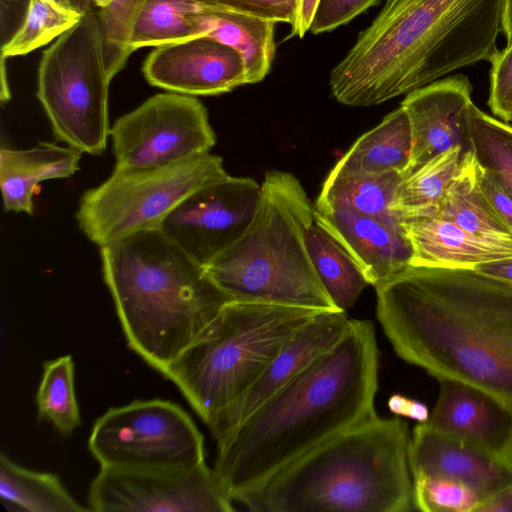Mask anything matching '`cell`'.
<instances>
[{"label":"cell","instance_id":"6da1fadb","mask_svg":"<svg viewBox=\"0 0 512 512\" xmlns=\"http://www.w3.org/2000/svg\"><path fill=\"white\" fill-rule=\"evenodd\" d=\"M375 289L377 319L401 359L512 411V284L475 269L409 265Z\"/></svg>","mask_w":512,"mask_h":512},{"label":"cell","instance_id":"7a4b0ae2","mask_svg":"<svg viewBox=\"0 0 512 512\" xmlns=\"http://www.w3.org/2000/svg\"><path fill=\"white\" fill-rule=\"evenodd\" d=\"M380 352L368 320L216 442L214 470L233 501L315 446L375 417Z\"/></svg>","mask_w":512,"mask_h":512},{"label":"cell","instance_id":"3957f363","mask_svg":"<svg viewBox=\"0 0 512 512\" xmlns=\"http://www.w3.org/2000/svg\"><path fill=\"white\" fill-rule=\"evenodd\" d=\"M502 0H386L332 69L341 104L368 107L408 94L499 50Z\"/></svg>","mask_w":512,"mask_h":512},{"label":"cell","instance_id":"277c9868","mask_svg":"<svg viewBox=\"0 0 512 512\" xmlns=\"http://www.w3.org/2000/svg\"><path fill=\"white\" fill-rule=\"evenodd\" d=\"M406 421L375 416L296 458L235 501L255 512L416 510Z\"/></svg>","mask_w":512,"mask_h":512},{"label":"cell","instance_id":"5b68a950","mask_svg":"<svg viewBox=\"0 0 512 512\" xmlns=\"http://www.w3.org/2000/svg\"><path fill=\"white\" fill-rule=\"evenodd\" d=\"M128 346L161 374L231 299L160 229L100 247Z\"/></svg>","mask_w":512,"mask_h":512},{"label":"cell","instance_id":"8992f818","mask_svg":"<svg viewBox=\"0 0 512 512\" xmlns=\"http://www.w3.org/2000/svg\"><path fill=\"white\" fill-rule=\"evenodd\" d=\"M314 206L291 173L269 171L257 210L243 234L205 266L231 299L342 311L323 287L305 236Z\"/></svg>","mask_w":512,"mask_h":512},{"label":"cell","instance_id":"52a82bcc","mask_svg":"<svg viewBox=\"0 0 512 512\" xmlns=\"http://www.w3.org/2000/svg\"><path fill=\"white\" fill-rule=\"evenodd\" d=\"M312 308L231 300L162 375L209 426L316 315Z\"/></svg>","mask_w":512,"mask_h":512},{"label":"cell","instance_id":"ba28073f","mask_svg":"<svg viewBox=\"0 0 512 512\" xmlns=\"http://www.w3.org/2000/svg\"><path fill=\"white\" fill-rule=\"evenodd\" d=\"M110 82L91 10L43 51L39 64L37 97L58 140L91 155L106 149Z\"/></svg>","mask_w":512,"mask_h":512},{"label":"cell","instance_id":"9c48e42d","mask_svg":"<svg viewBox=\"0 0 512 512\" xmlns=\"http://www.w3.org/2000/svg\"><path fill=\"white\" fill-rule=\"evenodd\" d=\"M220 156L206 153L142 168L115 167L110 177L79 201V229L99 247L149 230L193 192L228 177Z\"/></svg>","mask_w":512,"mask_h":512},{"label":"cell","instance_id":"30bf717a","mask_svg":"<svg viewBox=\"0 0 512 512\" xmlns=\"http://www.w3.org/2000/svg\"><path fill=\"white\" fill-rule=\"evenodd\" d=\"M88 447L100 467L187 468L205 462L204 436L178 404L135 400L94 423Z\"/></svg>","mask_w":512,"mask_h":512},{"label":"cell","instance_id":"8fae6325","mask_svg":"<svg viewBox=\"0 0 512 512\" xmlns=\"http://www.w3.org/2000/svg\"><path fill=\"white\" fill-rule=\"evenodd\" d=\"M117 168L168 165L210 153L216 135L196 97L159 93L119 117L110 129Z\"/></svg>","mask_w":512,"mask_h":512},{"label":"cell","instance_id":"7c38bea8","mask_svg":"<svg viewBox=\"0 0 512 512\" xmlns=\"http://www.w3.org/2000/svg\"><path fill=\"white\" fill-rule=\"evenodd\" d=\"M88 507L95 512H232L233 500L214 468L100 467L90 484Z\"/></svg>","mask_w":512,"mask_h":512},{"label":"cell","instance_id":"4fadbf2b","mask_svg":"<svg viewBox=\"0 0 512 512\" xmlns=\"http://www.w3.org/2000/svg\"><path fill=\"white\" fill-rule=\"evenodd\" d=\"M260 195L261 184L254 179L229 175L187 196L164 219L160 230L206 266L243 234Z\"/></svg>","mask_w":512,"mask_h":512},{"label":"cell","instance_id":"5bb4252c","mask_svg":"<svg viewBox=\"0 0 512 512\" xmlns=\"http://www.w3.org/2000/svg\"><path fill=\"white\" fill-rule=\"evenodd\" d=\"M142 71L151 85L191 96L219 95L248 84L241 55L209 36L155 47Z\"/></svg>","mask_w":512,"mask_h":512},{"label":"cell","instance_id":"9a60e30c","mask_svg":"<svg viewBox=\"0 0 512 512\" xmlns=\"http://www.w3.org/2000/svg\"><path fill=\"white\" fill-rule=\"evenodd\" d=\"M345 311H324L300 329L251 386L208 426L215 441L230 434L268 399L329 351L347 332Z\"/></svg>","mask_w":512,"mask_h":512},{"label":"cell","instance_id":"2e32d148","mask_svg":"<svg viewBox=\"0 0 512 512\" xmlns=\"http://www.w3.org/2000/svg\"><path fill=\"white\" fill-rule=\"evenodd\" d=\"M472 90L468 78L457 74L406 95L400 106L410 121L412 147L403 178L453 147L471 150L467 112Z\"/></svg>","mask_w":512,"mask_h":512},{"label":"cell","instance_id":"e0dca14e","mask_svg":"<svg viewBox=\"0 0 512 512\" xmlns=\"http://www.w3.org/2000/svg\"><path fill=\"white\" fill-rule=\"evenodd\" d=\"M408 460L412 478L426 475L459 481L481 501L512 483V470L497 456L427 422L413 428Z\"/></svg>","mask_w":512,"mask_h":512},{"label":"cell","instance_id":"ac0fdd59","mask_svg":"<svg viewBox=\"0 0 512 512\" xmlns=\"http://www.w3.org/2000/svg\"><path fill=\"white\" fill-rule=\"evenodd\" d=\"M316 222L351 255L376 287L410 265L412 249L401 221L314 206Z\"/></svg>","mask_w":512,"mask_h":512},{"label":"cell","instance_id":"d6986e66","mask_svg":"<svg viewBox=\"0 0 512 512\" xmlns=\"http://www.w3.org/2000/svg\"><path fill=\"white\" fill-rule=\"evenodd\" d=\"M436 404L427 423L498 457L512 423V411L469 384L438 379Z\"/></svg>","mask_w":512,"mask_h":512},{"label":"cell","instance_id":"ffe728a7","mask_svg":"<svg viewBox=\"0 0 512 512\" xmlns=\"http://www.w3.org/2000/svg\"><path fill=\"white\" fill-rule=\"evenodd\" d=\"M401 223L412 249V266L474 269L512 257V242L481 237L438 216Z\"/></svg>","mask_w":512,"mask_h":512},{"label":"cell","instance_id":"44dd1931","mask_svg":"<svg viewBox=\"0 0 512 512\" xmlns=\"http://www.w3.org/2000/svg\"><path fill=\"white\" fill-rule=\"evenodd\" d=\"M82 152L55 143L39 142L18 150L0 149V186L7 212L33 213V196L46 180L68 178L79 170Z\"/></svg>","mask_w":512,"mask_h":512},{"label":"cell","instance_id":"7402d4cb","mask_svg":"<svg viewBox=\"0 0 512 512\" xmlns=\"http://www.w3.org/2000/svg\"><path fill=\"white\" fill-rule=\"evenodd\" d=\"M199 22L203 36L230 46L241 55L248 84L258 83L266 77L276 49L275 21L201 5Z\"/></svg>","mask_w":512,"mask_h":512},{"label":"cell","instance_id":"603a6c76","mask_svg":"<svg viewBox=\"0 0 512 512\" xmlns=\"http://www.w3.org/2000/svg\"><path fill=\"white\" fill-rule=\"evenodd\" d=\"M412 133L408 115L400 106L359 137L338 160L331 174L382 173L402 175L409 164Z\"/></svg>","mask_w":512,"mask_h":512},{"label":"cell","instance_id":"cb8c5ba5","mask_svg":"<svg viewBox=\"0 0 512 512\" xmlns=\"http://www.w3.org/2000/svg\"><path fill=\"white\" fill-rule=\"evenodd\" d=\"M464 230L496 241L512 242V230L494 210L477 179V160L471 150L448 187L437 215Z\"/></svg>","mask_w":512,"mask_h":512},{"label":"cell","instance_id":"d4e9b609","mask_svg":"<svg viewBox=\"0 0 512 512\" xmlns=\"http://www.w3.org/2000/svg\"><path fill=\"white\" fill-rule=\"evenodd\" d=\"M0 500L8 511H90L73 498L57 474L22 467L4 453L0 455Z\"/></svg>","mask_w":512,"mask_h":512},{"label":"cell","instance_id":"484cf974","mask_svg":"<svg viewBox=\"0 0 512 512\" xmlns=\"http://www.w3.org/2000/svg\"><path fill=\"white\" fill-rule=\"evenodd\" d=\"M402 179L403 175L398 171L341 175L329 173L315 207L375 217H396L391 205Z\"/></svg>","mask_w":512,"mask_h":512},{"label":"cell","instance_id":"4316f807","mask_svg":"<svg viewBox=\"0 0 512 512\" xmlns=\"http://www.w3.org/2000/svg\"><path fill=\"white\" fill-rule=\"evenodd\" d=\"M465 153L453 147L404 177L391 205L394 215L400 221L436 216Z\"/></svg>","mask_w":512,"mask_h":512},{"label":"cell","instance_id":"83f0119b","mask_svg":"<svg viewBox=\"0 0 512 512\" xmlns=\"http://www.w3.org/2000/svg\"><path fill=\"white\" fill-rule=\"evenodd\" d=\"M313 267L326 292L342 311L352 308L369 285L346 249L316 220L305 236Z\"/></svg>","mask_w":512,"mask_h":512},{"label":"cell","instance_id":"f1b7e54d","mask_svg":"<svg viewBox=\"0 0 512 512\" xmlns=\"http://www.w3.org/2000/svg\"><path fill=\"white\" fill-rule=\"evenodd\" d=\"M200 9L194 0H146L132 26L131 52L203 36Z\"/></svg>","mask_w":512,"mask_h":512},{"label":"cell","instance_id":"f546056e","mask_svg":"<svg viewBox=\"0 0 512 512\" xmlns=\"http://www.w3.org/2000/svg\"><path fill=\"white\" fill-rule=\"evenodd\" d=\"M35 401L39 418L49 422L60 434L70 435L81 425L70 355L44 362Z\"/></svg>","mask_w":512,"mask_h":512},{"label":"cell","instance_id":"4dcf8cb0","mask_svg":"<svg viewBox=\"0 0 512 512\" xmlns=\"http://www.w3.org/2000/svg\"><path fill=\"white\" fill-rule=\"evenodd\" d=\"M81 17L61 0H29L21 25L1 47L2 59L26 55L48 44L75 26Z\"/></svg>","mask_w":512,"mask_h":512},{"label":"cell","instance_id":"1f68e13d","mask_svg":"<svg viewBox=\"0 0 512 512\" xmlns=\"http://www.w3.org/2000/svg\"><path fill=\"white\" fill-rule=\"evenodd\" d=\"M467 122L477 162L512 194V126L486 114L473 102L468 107Z\"/></svg>","mask_w":512,"mask_h":512},{"label":"cell","instance_id":"d6a6232c","mask_svg":"<svg viewBox=\"0 0 512 512\" xmlns=\"http://www.w3.org/2000/svg\"><path fill=\"white\" fill-rule=\"evenodd\" d=\"M146 0H93L97 8L104 60L112 79L125 67L132 54L129 46L134 20Z\"/></svg>","mask_w":512,"mask_h":512},{"label":"cell","instance_id":"836d02e7","mask_svg":"<svg viewBox=\"0 0 512 512\" xmlns=\"http://www.w3.org/2000/svg\"><path fill=\"white\" fill-rule=\"evenodd\" d=\"M416 510L423 512H473L481 499L466 484L442 477H413Z\"/></svg>","mask_w":512,"mask_h":512},{"label":"cell","instance_id":"e575fe53","mask_svg":"<svg viewBox=\"0 0 512 512\" xmlns=\"http://www.w3.org/2000/svg\"><path fill=\"white\" fill-rule=\"evenodd\" d=\"M490 63L488 105L495 116L508 123L512 121V44L498 50Z\"/></svg>","mask_w":512,"mask_h":512},{"label":"cell","instance_id":"d590c367","mask_svg":"<svg viewBox=\"0 0 512 512\" xmlns=\"http://www.w3.org/2000/svg\"><path fill=\"white\" fill-rule=\"evenodd\" d=\"M204 6L229 9L256 17L288 23L296 20L297 0H194Z\"/></svg>","mask_w":512,"mask_h":512},{"label":"cell","instance_id":"8d00e7d4","mask_svg":"<svg viewBox=\"0 0 512 512\" xmlns=\"http://www.w3.org/2000/svg\"><path fill=\"white\" fill-rule=\"evenodd\" d=\"M379 0H320L310 31L330 32L359 16Z\"/></svg>","mask_w":512,"mask_h":512},{"label":"cell","instance_id":"74e56055","mask_svg":"<svg viewBox=\"0 0 512 512\" xmlns=\"http://www.w3.org/2000/svg\"><path fill=\"white\" fill-rule=\"evenodd\" d=\"M477 179L484 195L512 230V194L487 169L477 162Z\"/></svg>","mask_w":512,"mask_h":512},{"label":"cell","instance_id":"f35d334b","mask_svg":"<svg viewBox=\"0 0 512 512\" xmlns=\"http://www.w3.org/2000/svg\"><path fill=\"white\" fill-rule=\"evenodd\" d=\"M388 409L396 416L407 417L418 423L429 420L430 412L426 404L410 397L393 394L387 401Z\"/></svg>","mask_w":512,"mask_h":512},{"label":"cell","instance_id":"ab89813d","mask_svg":"<svg viewBox=\"0 0 512 512\" xmlns=\"http://www.w3.org/2000/svg\"><path fill=\"white\" fill-rule=\"evenodd\" d=\"M320 0H297L296 20L290 37L302 38L311 28Z\"/></svg>","mask_w":512,"mask_h":512},{"label":"cell","instance_id":"60d3db41","mask_svg":"<svg viewBox=\"0 0 512 512\" xmlns=\"http://www.w3.org/2000/svg\"><path fill=\"white\" fill-rule=\"evenodd\" d=\"M473 512H512V483L482 500Z\"/></svg>","mask_w":512,"mask_h":512},{"label":"cell","instance_id":"b9f144b4","mask_svg":"<svg viewBox=\"0 0 512 512\" xmlns=\"http://www.w3.org/2000/svg\"><path fill=\"white\" fill-rule=\"evenodd\" d=\"M476 271L512 284V257L475 266Z\"/></svg>","mask_w":512,"mask_h":512},{"label":"cell","instance_id":"7bdbcfd3","mask_svg":"<svg viewBox=\"0 0 512 512\" xmlns=\"http://www.w3.org/2000/svg\"><path fill=\"white\" fill-rule=\"evenodd\" d=\"M501 32L506 37V45L512 44V0H502Z\"/></svg>","mask_w":512,"mask_h":512},{"label":"cell","instance_id":"ee69618b","mask_svg":"<svg viewBox=\"0 0 512 512\" xmlns=\"http://www.w3.org/2000/svg\"><path fill=\"white\" fill-rule=\"evenodd\" d=\"M498 458L512 470V423Z\"/></svg>","mask_w":512,"mask_h":512},{"label":"cell","instance_id":"f6af8a7d","mask_svg":"<svg viewBox=\"0 0 512 512\" xmlns=\"http://www.w3.org/2000/svg\"><path fill=\"white\" fill-rule=\"evenodd\" d=\"M81 15L93 10V0H61Z\"/></svg>","mask_w":512,"mask_h":512}]
</instances>
